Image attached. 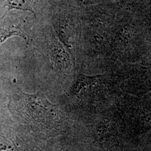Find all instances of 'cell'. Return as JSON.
<instances>
[{
	"instance_id": "1",
	"label": "cell",
	"mask_w": 151,
	"mask_h": 151,
	"mask_svg": "<svg viewBox=\"0 0 151 151\" xmlns=\"http://www.w3.org/2000/svg\"><path fill=\"white\" fill-rule=\"evenodd\" d=\"M11 113L27 123L44 126L53 117L55 106L49 102L45 95L39 91L34 95L19 92L11 95L9 104Z\"/></svg>"
},
{
	"instance_id": "2",
	"label": "cell",
	"mask_w": 151,
	"mask_h": 151,
	"mask_svg": "<svg viewBox=\"0 0 151 151\" xmlns=\"http://www.w3.org/2000/svg\"><path fill=\"white\" fill-rule=\"evenodd\" d=\"M14 35L25 38L22 29L18 25L6 22L4 20L0 22V44L7 39Z\"/></svg>"
},
{
	"instance_id": "3",
	"label": "cell",
	"mask_w": 151,
	"mask_h": 151,
	"mask_svg": "<svg viewBox=\"0 0 151 151\" xmlns=\"http://www.w3.org/2000/svg\"><path fill=\"white\" fill-rule=\"evenodd\" d=\"M101 76H87L84 75H81L78 76L77 80L73 86V93H78L82 89L86 88V87L95 84L97 82Z\"/></svg>"
},
{
	"instance_id": "4",
	"label": "cell",
	"mask_w": 151,
	"mask_h": 151,
	"mask_svg": "<svg viewBox=\"0 0 151 151\" xmlns=\"http://www.w3.org/2000/svg\"><path fill=\"white\" fill-rule=\"evenodd\" d=\"M6 6L7 7V12L11 10H19L22 11L33 12V0H7Z\"/></svg>"
}]
</instances>
